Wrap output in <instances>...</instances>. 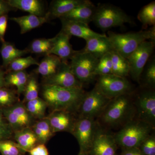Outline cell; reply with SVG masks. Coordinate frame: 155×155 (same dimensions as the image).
Masks as SVG:
<instances>
[{
	"label": "cell",
	"mask_w": 155,
	"mask_h": 155,
	"mask_svg": "<svg viewBox=\"0 0 155 155\" xmlns=\"http://www.w3.org/2000/svg\"><path fill=\"white\" fill-rule=\"evenodd\" d=\"M110 100L95 86L90 91L85 93L81 101L78 110L80 116L94 119L100 116Z\"/></svg>",
	"instance_id": "9"
},
{
	"label": "cell",
	"mask_w": 155,
	"mask_h": 155,
	"mask_svg": "<svg viewBox=\"0 0 155 155\" xmlns=\"http://www.w3.org/2000/svg\"><path fill=\"white\" fill-rule=\"evenodd\" d=\"M71 37L69 35L61 31L55 37L52 38V47L49 54L57 56L62 62H68L75 51L72 49V45L69 41Z\"/></svg>",
	"instance_id": "16"
},
{
	"label": "cell",
	"mask_w": 155,
	"mask_h": 155,
	"mask_svg": "<svg viewBox=\"0 0 155 155\" xmlns=\"http://www.w3.org/2000/svg\"><path fill=\"white\" fill-rule=\"evenodd\" d=\"M110 52L103 56L99 60L95 72L96 76L112 74L113 67Z\"/></svg>",
	"instance_id": "36"
},
{
	"label": "cell",
	"mask_w": 155,
	"mask_h": 155,
	"mask_svg": "<svg viewBox=\"0 0 155 155\" xmlns=\"http://www.w3.org/2000/svg\"><path fill=\"white\" fill-rule=\"evenodd\" d=\"M30 75L24 71L11 72L6 73L5 81L6 87L15 86L17 94L23 93Z\"/></svg>",
	"instance_id": "24"
},
{
	"label": "cell",
	"mask_w": 155,
	"mask_h": 155,
	"mask_svg": "<svg viewBox=\"0 0 155 155\" xmlns=\"http://www.w3.org/2000/svg\"><path fill=\"white\" fill-rule=\"evenodd\" d=\"M14 130L5 121L0 123V141L11 139L13 137Z\"/></svg>",
	"instance_id": "39"
},
{
	"label": "cell",
	"mask_w": 155,
	"mask_h": 155,
	"mask_svg": "<svg viewBox=\"0 0 155 155\" xmlns=\"http://www.w3.org/2000/svg\"><path fill=\"white\" fill-rule=\"evenodd\" d=\"M13 137L17 144L26 152H28L37 145L39 144L35 134L31 127L14 131Z\"/></svg>",
	"instance_id": "23"
},
{
	"label": "cell",
	"mask_w": 155,
	"mask_h": 155,
	"mask_svg": "<svg viewBox=\"0 0 155 155\" xmlns=\"http://www.w3.org/2000/svg\"><path fill=\"white\" fill-rule=\"evenodd\" d=\"M93 22L101 30L105 31L126 23L133 24L131 17L119 7L110 4H101L96 8Z\"/></svg>",
	"instance_id": "5"
},
{
	"label": "cell",
	"mask_w": 155,
	"mask_h": 155,
	"mask_svg": "<svg viewBox=\"0 0 155 155\" xmlns=\"http://www.w3.org/2000/svg\"><path fill=\"white\" fill-rule=\"evenodd\" d=\"M86 42V45L83 51L91 54L98 59L113 51L110 42L106 35L90 39Z\"/></svg>",
	"instance_id": "18"
},
{
	"label": "cell",
	"mask_w": 155,
	"mask_h": 155,
	"mask_svg": "<svg viewBox=\"0 0 155 155\" xmlns=\"http://www.w3.org/2000/svg\"><path fill=\"white\" fill-rule=\"evenodd\" d=\"M5 119H4V118H2V119H0V123H2V122H5Z\"/></svg>",
	"instance_id": "46"
},
{
	"label": "cell",
	"mask_w": 155,
	"mask_h": 155,
	"mask_svg": "<svg viewBox=\"0 0 155 155\" xmlns=\"http://www.w3.org/2000/svg\"><path fill=\"white\" fill-rule=\"evenodd\" d=\"M144 155H155V136L150 134L141 143L138 147Z\"/></svg>",
	"instance_id": "37"
},
{
	"label": "cell",
	"mask_w": 155,
	"mask_h": 155,
	"mask_svg": "<svg viewBox=\"0 0 155 155\" xmlns=\"http://www.w3.org/2000/svg\"><path fill=\"white\" fill-rule=\"evenodd\" d=\"M120 155H144L138 148L122 149Z\"/></svg>",
	"instance_id": "43"
},
{
	"label": "cell",
	"mask_w": 155,
	"mask_h": 155,
	"mask_svg": "<svg viewBox=\"0 0 155 155\" xmlns=\"http://www.w3.org/2000/svg\"><path fill=\"white\" fill-rule=\"evenodd\" d=\"M85 93L82 88H65L48 84H43L42 87L43 99L53 111L73 113L78 110Z\"/></svg>",
	"instance_id": "1"
},
{
	"label": "cell",
	"mask_w": 155,
	"mask_h": 155,
	"mask_svg": "<svg viewBox=\"0 0 155 155\" xmlns=\"http://www.w3.org/2000/svg\"><path fill=\"white\" fill-rule=\"evenodd\" d=\"M155 48V43L150 41L142 43L128 58L130 73L132 79L139 83L144 67L149 60Z\"/></svg>",
	"instance_id": "10"
},
{
	"label": "cell",
	"mask_w": 155,
	"mask_h": 155,
	"mask_svg": "<svg viewBox=\"0 0 155 155\" xmlns=\"http://www.w3.org/2000/svg\"><path fill=\"white\" fill-rule=\"evenodd\" d=\"M98 124L94 118L80 116L76 120L72 134L77 139L80 153H87L91 147Z\"/></svg>",
	"instance_id": "8"
},
{
	"label": "cell",
	"mask_w": 155,
	"mask_h": 155,
	"mask_svg": "<svg viewBox=\"0 0 155 155\" xmlns=\"http://www.w3.org/2000/svg\"><path fill=\"white\" fill-rule=\"evenodd\" d=\"M62 61L59 57L53 54L46 55L38 67L35 69V73L40 74L44 78H47L54 75L58 71Z\"/></svg>",
	"instance_id": "22"
},
{
	"label": "cell",
	"mask_w": 155,
	"mask_h": 155,
	"mask_svg": "<svg viewBox=\"0 0 155 155\" xmlns=\"http://www.w3.org/2000/svg\"><path fill=\"white\" fill-rule=\"evenodd\" d=\"M25 103L26 109L35 119L39 120L46 117V111L48 105L43 99L38 97Z\"/></svg>",
	"instance_id": "27"
},
{
	"label": "cell",
	"mask_w": 155,
	"mask_h": 155,
	"mask_svg": "<svg viewBox=\"0 0 155 155\" xmlns=\"http://www.w3.org/2000/svg\"><path fill=\"white\" fill-rule=\"evenodd\" d=\"M72 114L66 111H53L48 116H46L54 134L61 131L72 134L76 121Z\"/></svg>",
	"instance_id": "14"
},
{
	"label": "cell",
	"mask_w": 155,
	"mask_h": 155,
	"mask_svg": "<svg viewBox=\"0 0 155 155\" xmlns=\"http://www.w3.org/2000/svg\"><path fill=\"white\" fill-rule=\"evenodd\" d=\"M34 124L41 130L47 142L54 134L49 122L46 117L44 119H39L38 121H36Z\"/></svg>",
	"instance_id": "38"
},
{
	"label": "cell",
	"mask_w": 155,
	"mask_h": 155,
	"mask_svg": "<svg viewBox=\"0 0 155 155\" xmlns=\"http://www.w3.org/2000/svg\"><path fill=\"white\" fill-rule=\"evenodd\" d=\"M10 19L19 25L20 33L23 34L41 26L47 22L50 19L47 14H46L43 17L29 14L22 17H12Z\"/></svg>",
	"instance_id": "20"
},
{
	"label": "cell",
	"mask_w": 155,
	"mask_h": 155,
	"mask_svg": "<svg viewBox=\"0 0 155 155\" xmlns=\"http://www.w3.org/2000/svg\"><path fill=\"white\" fill-rule=\"evenodd\" d=\"M8 18V15L0 16V41L2 43L5 42V34Z\"/></svg>",
	"instance_id": "41"
},
{
	"label": "cell",
	"mask_w": 155,
	"mask_h": 155,
	"mask_svg": "<svg viewBox=\"0 0 155 155\" xmlns=\"http://www.w3.org/2000/svg\"><path fill=\"white\" fill-rule=\"evenodd\" d=\"M30 155H49L48 150L45 144L39 143L28 152Z\"/></svg>",
	"instance_id": "40"
},
{
	"label": "cell",
	"mask_w": 155,
	"mask_h": 155,
	"mask_svg": "<svg viewBox=\"0 0 155 155\" xmlns=\"http://www.w3.org/2000/svg\"><path fill=\"white\" fill-rule=\"evenodd\" d=\"M62 23L61 31L69 35L82 38L85 41L98 37L102 36L101 34L94 31L90 28L88 25L82 22L60 18Z\"/></svg>",
	"instance_id": "15"
},
{
	"label": "cell",
	"mask_w": 155,
	"mask_h": 155,
	"mask_svg": "<svg viewBox=\"0 0 155 155\" xmlns=\"http://www.w3.org/2000/svg\"><path fill=\"white\" fill-rule=\"evenodd\" d=\"M85 0H55L52 2L50 11L46 13L50 19L63 17L81 4Z\"/></svg>",
	"instance_id": "19"
},
{
	"label": "cell",
	"mask_w": 155,
	"mask_h": 155,
	"mask_svg": "<svg viewBox=\"0 0 155 155\" xmlns=\"http://www.w3.org/2000/svg\"><path fill=\"white\" fill-rule=\"evenodd\" d=\"M4 118L3 116L2 112V109H0V119Z\"/></svg>",
	"instance_id": "45"
},
{
	"label": "cell",
	"mask_w": 155,
	"mask_h": 155,
	"mask_svg": "<svg viewBox=\"0 0 155 155\" xmlns=\"http://www.w3.org/2000/svg\"><path fill=\"white\" fill-rule=\"evenodd\" d=\"M137 19L142 23L143 29H146L148 26H155V1L146 5L141 9L137 15Z\"/></svg>",
	"instance_id": "28"
},
{
	"label": "cell",
	"mask_w": 155,
	"mask_h": 155,
	"mask_svg": "<svg viewBox=\"0 0 155 155\" xmlns=\"http://www.w3.org/2000/svg\"><path fill=\"white\" fill-rule=\"evenodd\" d=\"M38 84L36 77L30 75L23 92L24 97L22 102L26 103L38 97Z\"/></svg>",
	"instance_id": "33"
},
{
	"label": "cell",
	"mask_w": 155,
	"mask_h": 155,
	"mask_svg": "<svg viewBox=\"0 0 155 155\" xmlns=\"http://www.w3.org/2000/svg\"><path fill=\"white\" fill-rule=\"evenodd\" d=\"M130 95H122L110 100L100 116L104 124L113 127L133 119L136 110Z\"/></svg>",
	"instance_id": "2"
},
{
	"label": "cell",
	"mask_w": 155,
	"mask_h": 155,
	"mask_svg": "<svg viewBox=\"0 0 155 155\" xmlns=\"http://www.w3.org/2000/svg\"><path fill=\"white\" fill-rule=\"evenodd\" d=\"M11 8L28 12L29 14L39 17L44 16V6L42 1L39 0H8Z\"/></svg>",
	"instance_id": "21"
},
{
	"label": "cell",
	"mask_w": 155,
	"mask_h": 155,
	"mask_svg": "<svg viewBox=\"0 0 155 155\" xmlns=\"http://www.w3.org/2000/svg\"><path fill=\"white\" fill-rule=\"evenodd\" d=\"M26 152L11 139L0 141V153L2 155H24Z\"/></svg>",
	"instance_id": "32"
},
{
	"label": "cell",
	"mask_w": 155,
	"mask_h": 155,
	"mask_svg": "<svg viewBox=\"0 0 155 155\" xmlns=\"http://www.w3.org/2000/svg\"><path fill=\"white\" fill-rule=\"evenodd\" d=\"M134 105L139 120L153 127L155 121V92L151 89L141 91L137 97Z\"/></svg>",
	"instance_id": "11"
},
{
	"label": "cell",
	"mask_w": 155,
	"mask_h": 155,
	"mask_svg": "<svg viewBox=\"0 0 155 155\" xmlns=\"http://www.w3.org/2000/svg\"><path fill=\"white\" fill-rule=\"evenodd\" d=\"M14 9L10 6L7 1L0 0V16L7 14Z\"/></svg>",
	"instance_id": "42"
},
{
	"label": "cell",
	"mask_w": 155,
	"mask_h": 155,
	"mask_svg": "<svg viewBox=\"0 0 155 155\" xmlns=\"http://www.w3.org/2000/svg\"><path fill=\"white\" fill-rule=\"evenodd\" d=\"M17 101L16 92L6 87L0 88V109L11 107Z\"/></svg>",
	"instance_id": "35"
},
{
	"label": "cell",
	"mask_w": 155,
	"mask_h": 155,
	"mask_svg": "<svg viewBox=\"0 0 155 155\" xmlns=\"http://www.w3.org/2000/svg\"><path fill=\"white\" fill-rule=\"evenodd\" d=\"M1 70H2V69H1V68H0V71H1Z\"/></svg>",
	"instance_id": "48"
},
{
	"label": "cell",
	"mask_w": 155,
	"mask_h": 155,
	"mask_svg": "<svg viewBox=\"0 0 155 155\" xmlns=\"http://www.w3.org/2000/svg\"><path fill=\"white\" fill-rule=\"evenodd\" d=\"M107 36L113 50L127 59L142 43L149 40L155 43V26L147 30L123 34L109 31Z\"/></svg>",
	"instance_id": "3"
},
{
	"label": "cell",
	"mask_w": 155,
	"mask_h": 155,
	"mask_svg": "<svg viewBox=\"0 0 155 155\" xmlns=\"http://www.w3.org/2000/svg\"><path fill=\"white\" fill-rule=\"evenodd\" d=\"M78 155H88L87 153H79Z\"/></svg>",
	"instance_id": "47"
},
{
	"label": "cell",
	"mask_w": 155,
	"mask_h": 155,
	"mask_svg": "<svg viewBox=\"0 0 155 155\" xmlns=\"http://www.w3.org/2000/svg\"><path fill=\"white\" fill-rule=\"evenodd\" d=\"M96 8L90 1L85 0L83 4L60 18L81 22L88 25L90 22L92 21Z\"/></svg>",
	"instance_id": "17"
},
{
	"label": "cell",
	"mask_w": 155,
	"mask_h": 155,
	"mask_svg": "<svg viewBox=\"0 0 155 155\" xmlns=\"http://www.w3.org/2000/svg\"><path fill=\"white\" fill-rule=\"evenodd\" d=\"M5 72H4L2 70L0 71V88L6 87L5 81Z\"/></svg>",
	"instance_id": "44"
},
{
	"label": "cell",
	"mask_w": 155,
	"mask_h": 155,
	"mask_svg": "<svg viewBox=\"0 0 155 155\" xmlns=\"http://www.w3.org/2000/svg\"><path fill=\"white\" fill-rule=\"evenodd\" d=\"M52 45V38L37 39L32 41L26 49L28 53L46 56L49 54Z\"/></svg>",
	"instance_id": "30"
},
{
	"label": "cell",
	"mask_w": 155,
	"mask_h": 155,
	"mask_svg": "<svg viewBox=\"0 0 155 155\" xmlns=\"http://www.w3.org/2000/svg\"><path fill=\"white\" fill-rule=\"evenodd\" d=\"M95 86L110 100L122 95L130 94L132 91V85L126 78L112 74L98 76Z\"/></svg>",
	"instance_id": "7"
},
{
	"label": "cell",
	"mask_w": 155,
	"mask_h": 155,
	"mask_svg": "<svg viewBox=\"0 0 155 155\" xmlns=\"http://www.w3.org/2000/svg\"><path fill=\"white\" fill-rule=\"evenodd\" d=\"M153 127L141 120L127 122L114 135L117 145L122 149L138 148L143 140L150 135Z\"/></svg>",
	"instance_id": "4"
},
{
	"label": "cell",
	"mask_w": 155,
	"mask_h": 155,
	"mask_svg": "<svg viewBox=\"0 0 155 155\" xmlns=\"http://www.w3.org/2000/svg\"><path fill=\"white\" fill-rule=\"evenodd\" d=\"M43 84L56 85L68 88H82L83 85L72 73L68 62H62L56 73L44 79Z\"/></svg>",
	"instance_id": "13"
},
{
	"label": "cell",
	"mask_w": 155,
	"mask_h": 155,
	"mask_svg": "<svg viewBox=\"0 0 155 155\" xmlns=\"http://www.w3.org/2000/svg\"><path fill=\"white\" fill-rule=\"evenodd\" d=\"M3 60V66L7 68L11 62L28 53L27 49H17L14 44L8 42L2 43L0 50Z\"/></svg>",
	"instance_id": "25"
},
{
	"label": "cell",
	"mask_w": 155,
	"mask_h": 155,
	"mask_svg": "<svg viewBox=\"0 0 155 155\" xmlns=\"http://www.w3.org/2000/svg\"><path fill=\"white\" fill-rule=\"evenodd\" d=\"M38 61L31 56L26 58H19L14 60L9 64L6 68V73L11 72L24 71L28 67L32 65L38 66Z\"/></svg>",
	"instance_id": "31"
},
{
	"label": "cell",
	"mask_w": 155,
	"mask_h": 155,
	"mask_svg": "<svg viewBox=\"0 0 155 155\" xmlns=\"http://www.w3.org/2000/svg\"><path fill=\"white\" fill-rule=\"evenodd\" d=\"M110 54L113 67L112 74L124 78L129 75L130 67L127 59L114 50Z\"/></svg>",
	"instance_id": "26"
},
{
	"label": "cell",
	"mask_w": 155,
	"mask_h": 155,
	"mask_svg": "<svg viewBox=\"0 0 155 155\" xmlns=\"http://www.w3.org/2000/svg\"><path fill=\"white\" fill-rule=\"evenodd\" d=\"M143 76L144 84L149 87H153L155 85V60L153 58L149 60L142 72L140 77Z\"/></svg>",
	"instance_id": "34"
},
{
	"label": "cell",
	"mask_w": 155,
	"mask_h": 155,
	"mask_svg": "<svg viewBox=\"0 0 155 155\" xmlns=\"http://www.w3.org/2000/svg\"><path fill=\"white\" fill-rule=\"evenodd\" d=\"M70 68L78 80L83 84L93 81L95 77L96 69L99 59L83 50L75 51L70 59Z\"/></svg>",
	"instance_id": "6"
},
{
	"label": "cell",
	"mask_w": 155,
	"mask_h": 155,
	"mask_svg": "<svg viewBox=\"0 0 155 155\" xmlns=\"http://www.w3.org/2000/svg\"><path fill=\"white\" fill-rule=\"evenodd\" d=\"M114 135L98 126L88 155H117Z\"/></svg>",
	"instance_id": "12"
},
{
	"label": "cell",
	"mask_w": 155,
	"mask_h": 155,
	"mask_svg": "<svg viewBox=\"0 0 155 155\" xmlns=\"http://www.w3.org/2000/svg\"><path fill=\"white\" fill-rule=\"evenodd\" d=\"M8 108L18 117L25 127H31L35 122V119L28 113L22 102H17Z\"/></svg>",
	"instance_id": "29"
}]
</instances>
